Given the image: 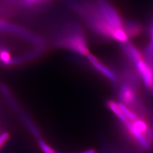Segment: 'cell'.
<instances>
[{
	"label": "cell",
	"mask_w": 153,
	"mask_h": 153,
	"mask_svg": "<svg viewBox=\"0 0 153 153\" xmlns=\"http://www.w3.org/2000/svg\"><path fill=\"white\" fill-rule=\"evenodd\" d=\"M38 144L44 153H56V152L50 147L49 145L43 140L41 138H38Z\"/></svg>",
	"instance_id": "cell-11"
},
{
	"label": "cell",
	"mask_w": 153,
	"mask_h": 153,
	"mask_svg": "<svg viewBox=\"0 0 153 153\" xmlns=\"http://www.w3.org/2000/svg\"><path fill=\"white\" fill-rule=\"evenodd\" d=\"M149 64L152 66V68H153V59H152V60L151 61V63H150Z\"/></svg>",
	"instance_id": "cell-14"
},
{
	"label": "cell",
	"mask_w": 153,
	"mask_h": 153,
	"mask_svg": "<svg viewBox=\"0 0 153 153\" xmlns=\"http://www.w3.org/2000/svg\"><path fill=\"white\" fill-rule=\"evenodd\" d=\"M119 45L123 56L133 65L137 61L143 59L142 51L138 49L137 47L134 45L130 40L119 43Z\"/></svg>",
	"instance_id": "cell-7"
},
{
	"label": "cell",
	"mask_w": 153,
	"mask_h": 153,
	"mask_svg": "<svg viewBox=\"0 0 153 153\" xmlns=\"http://www.w3.org/2000/svg\"><path fill=\"white\" fill-rule=\"evenodd\" d=\"M123 27L129 40L140 36L146 30L140 22L131 18L123 19Z\"/></svg>",
	"instance_id": "cell-6"
},
{
	"label": "cell",
	"mask_w": 153,
	"mask_h": 153,
	"mask_svg": "<svg viewBox=\"0 0 153 153\" xmlns=\"http://www.w3.org/2000/svg\"><path fill=\"white\" fill-rule=\"evenodd\" d=\"M9 136V133L7 132L3 133L0 135V148H1L2 146L4 144V143L8 140Z\"/></svg>",
	"instance_id": "cell-12"
},
{
	"label": "cell",
	"mask_w": 153,
	"mask_h": 153,
	"mask_svg": "<svg viewBox=\"0 0 153 153\" xmlns=\"http://www.w3.org/2000/svg\"><path fill=\"white\" fill-rule=\"evenodd\" d=\"M79 153H97V151H96V150L94 149H88Z\"/></svg>",
	"instance_id": "cell-13"
},
{
	"label": "cell",
	"mask_w": 153,
	"mask_h": 153,
	"mask_svg": "<svg viewBox=\"0 0 153 153\" xmlns=\"http://www.w3.org/2000/svg\"><path fill=\"white\" fill-rule=\"evenodd\" d=\"M54 44L79 56L87 57L90 54L87 36L82 25L75 21H69L62 26L56 33Z\"/></svg>",
	"instance_id": "cell-2"
},
{
	"label": "cell",
	"mask_w": 153,
	"mask_h": 153,
	"mask_svg": "<svg viewBox=\"0 0 153 153\" xmlns=\"http://www.w3.org/2000/svg\"><path fill=\"white\" fill-rule=\"evenodd\" d=\"M107 107L116 117L118 120L120 121L121 124L125 123L129 121V119L126 117V116L123 114L122 111L119 107L117 102L114 101L112 100H108L107 101Z\"/></svg>",
	"instance_id": "cell-9"
},
{
	"label": "cell",
	"mask_w": 153,
	"mask_h": 153,
	"mask_svg": "<svg viewBox=\"0 0 153 153\" xmlns=\"http://www.w3.org/2000/svg\"><path fill=\"white\" fill-rule=\"evenodd\" d=\"M89 64L100 75L108 80L113 84L116 85L118 82L117 73L113 70L111 67L102 61L98 57L92 54H89L87 57Z\"/></svg>",
	"instance_id": "cell-4"
},
{
	"label": "cell",
	"mask_w": 153,
	"mask_h": 153,
	"mask_svg": "<svg viewBox=\"0 0 153 153\" xmlns=\"http://www.w3.org/2000/svg\"><path fill=\"white\" fill-rule=\"evenodd\" d=\"M52 0H8L10 6L18 7L25 11L33 12L45 7Z\"/></svg>",
	"instance_id": "cell-8"
},
{
	"label": "cell",
	"mask_w": 153,
	"mask_h": 153,
	"mask_svg": "<svg viewBox=\"0 0 153 153\" xmlns=\"http://www.w3.org/2000/svg\"><path fill=\"white\" fill-rule=\"evenodd\" d=\"M0 34L8 35L30 43L36 47L45 49L46 44L42 38L25 27L0 19Z\"/></svg>",
	"instance_id": "cell-3"
},
{
	"label": "cell",
	"mask_w": 153,
	"mask_h": 153,
	"mask_svg": "<svg viewBox=\"0 0 153 153\" xmlns=\"http://www.w3.org/2000/svg\"><path fill=\"white\" fill-rule=\"evenodd\" d=\"M66 3L100 40H129L123 27L124 19L111 0H66Z\"/></svg>",
	"instance_id": "cell-1"
},
{
	"label": "cell",
	"mask_w": 153,
	"mask_h": 153,
	"mask_svg": "<svg viewBox=\"0 0 153 153\" xmlns=\"http://www.w3.org/2000/svg\"><path fill=\"white\" fill-rule=\"evenodd\" d=\"M146 31L148 36H149L151 41L153 42V12L151 13L149 17H148Z\"/></svg>",
	"instance_id": "cell-10"
},
{
	"label": "cell",
	"mask_w": 153,
	"mask_h": 153,
	"mask_svg": "<svg viewBox=\"0 0 153 153\" xmlns=\"http://www.w3.org/2000/svg\"><path fill=\"white\" fill-rule=\"evenodd\" d=\"M145 88L153 90V68L144 59L137 61L133 65Z\"/></svg>",
	"instance_id": "cell-5"
}]
</instances>
